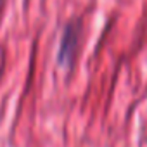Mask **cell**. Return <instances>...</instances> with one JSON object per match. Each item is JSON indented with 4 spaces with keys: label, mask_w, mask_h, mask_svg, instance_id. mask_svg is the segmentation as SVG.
<instances>
[{
    "label": "cell",
    "mask_w": 147,
    "mask_h": 147,
    "mask_svg": "<svg viewBox=\"0 0 147 147\" xmlns=\"http://www.w3.org/2000/svg\"><path fill=\"white\" fill-rule=\"evenodd\" d=\"M78 40H80V26L78 24H67L64 33H62V42H61V50H59L61 62L69 64L75 59Z\"/></svg>",
    "instance_id": "cell-1"
}]
</instances>
